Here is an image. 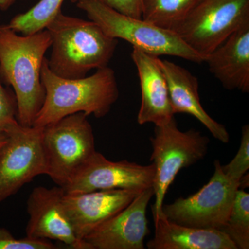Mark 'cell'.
Here are the masks:
<instances>
[{"label": "cell", "instance_id": "obj_24", "mask_svg": "<svg viewBox=\"0 0 249 249\" xmlns=\"http://www.w3.org/2000/svg\"><path fill=\"white\" fill-rule=\"evenodd\" d=\"M126 16L134 18H142V0H98Z\"/></svg>", "mask_w": 249, "mask_h": 249}, {"label": "cell", "instance_id": "obj_16", "mask_svg": "<svg viewBox=\"0 0 249 249\" xmlns=\"http://www.w3.org/2000/svg\"><path fill=\"white\" fill-rule=\"evenodd\" d=\"M159 62L166 78L174 114H187L194 116L214 138L223 143H228L230 134L225 126L213 119L201 104L197 78L174 62L160 58Z\"/></svg>", "mask_w": 249, "mask_h": 249}, {"label": "cell", "instance_id": "obj_10", "mask_svg": "<svg viewBox=\"0 0 249 249\" xmlns=\"http://www.w3.org/2000/svg\"><path fill=\"white\" fill-rule=\"evenodd\" d=\"M155 173L152 163L111 161L96 151L62 188L66 194L114 189L142 192L153 186Z\"/></svg>", "mask_w": 249, "mask_h": 249}, {"label": "cell", "instance_id": "obj_1", "mask_svg": "<svg viewBox=\"0 0 249 249\" xmlns=\"http://www.w3.org/2000/svg\"><path fill=\"white\" fill-rule=\"evenodd\" d=\"M50 47L47 29L19 35L7 24H0V80L13 88L17 100V121L23 127L34 125L45 102L41 70Z\"/></svg>", "mask_w": 249, "mask_h": 249}, {"label": "cell", "instance_id": "obj_22", "mask_svg": "<svg viewBox=\"0 0 249 249\" xmlns=\"http://www.w3.org/2000/svg\"><path fill=\"white\" fill-rule=\"evenodd\" d=\"M18 104L16 95L10 87L0 80V134H4L17 121Z\"/></svg>", "mask_w": 249, "mask_h": 249}, {"label": "cell", "instance_id": "obj_14", "mask_svg": "<svg viewBox=\"0 0 249 249\" xmlns=\"http://www.w3.org/2000/svg\"><path fill=\"white\" fill-rule=\"evenodd\" d=\"M137 67L142 91V102L137 115L139 124H168L175 117L164 73L159 62L160 57L133 48L131 53Z\"/></svg>", "mask_w": 249, "mask_h": 249}, {"label": "cell", "instance_id": "obj_3", "mask_svg": "<svg viewBox=\"0 0 249 249\" xmlns=\"http://www.w3.org/2000/svg\"><path fill=\"white\" fill-rule=\"evenodd\" d=\"M41 80L45 89V99L34 127H43L78 112L101 119L108 114L119 97L115 72L108 66L98 69L90 76L65 79L49 70L45 58Z\"/></svg>", "mask_w": 249, "mask_h": 249}, {"label": "cell", "instance_id": "obj_20", "mask_svg": "<svg viewBox=\"0 0 249 249\" xmlns=\"http://www.w3.org/2000/svg\"><path fill=\"white\" fill-rule=\"evenodd\" d=\"M222 231L231 239L237 249H249V194L243 189L237 190Z\"/></svg>", "mask_w": 249, "mask_h": 249}, {"label": "cell", "instance_id": "obj_15", "mask_svg": "<svg viewBox=\"0 0 249 249\" xmlns=\"http://www.w3.org/2000/svg\"><path fill=\"white\" fill-rule=\"evenodd\" d=\"M204 62L223 88L249 92V19L206 55Z\"/></svg>", "mask_w": 249, "mask_h": 249}, {"label": "cell", "instance_id": "obj_19", "mask_svg": "<svg viewBox=\"0 0 249 249\" xmlns=\"http://www.w3.org/2000/svg\"><path fill=\"white\" fill-rule=\"evenodd\" d=\"M65 0H40L27 12L16 15L8 27L22 34L31 35L46 29L49 22L61 11ZM74 0H71L73 2Z\"/></svg>", "mask_w": 249, "mask_h": 249}, {"label": "cell", "instance_id": "obj_9", "mask_svg": "<svg viewBox=\"0 0 249 249\" xmlns=\"http://www.w3.org/2000/svg\"><path fill=\"white\" fill-rule=\"evenodd\" d=\"M0 149V204L36 177L47 174L42 127L13 124Z\"/></svg>", "mask_w": 249, "mask_h": 249}, {"label": "cell", "instance_id": "obj_18", "mask_svg": "<svg viewBox=\"0 0 249 249\" xmlns=\"http://www.w3.org/2000/svg\"><path fill=\"white\" fill-rule=\"evenodd\" d=\"M198 0H142L144 20L167 30L175 31Z\"/></svg>", "mask_w": 249, "mask_h": 249}, {"label": "cell", "instance_id": "obj_6", "mask_svg": "<svg viewBox=\"0 0 249 249\" xmlns=\"http://www.w3.org/2000/svg\"><path fill=\"white\" fill-rule=\"evenodd\" d=\"M88 117L85 113H76L42 127L46 175L62 188L96 152Z\"/></svg>", "mask_w": 249, "mask_h": 249}, {"label": "cell", "instance_id": "obj_17", "mask_svg": "<svg viewBox=\"0 0 249 249\" xmlns=\"http://www.w3.org/2000/svg\"><path fill=\"white\" fill-rule=\"evenodd\" d=\"M153 219L155 236L147 242V249H238L222 231L178 224L167 219L162 211Z\"/></svg>", "mask_w": 249, "mask_h": 249}, {"label": "cell", "instance_id": "obj_7", "mask_svg": "<svg viewBox=\"0 0 249 249\" xmlns=\"http://www.w3.org/2000/svg\"><path fill=\"white\" fill-rule=\"evenodd\" d=\"M214 173L209 182L188 197H178L163 204L167 219L181 225L222 231L227 224L240 181L226 176L219 160L214 162Z\"/></svg>", "mask_w": 249, "mask_h": 249}, {"label": "cell", "instance_id": "obj_4", "mask_svg": "<svg viewBox=\"0 0 249 249\" xmlns=\"http://www.w3.org/2000/svg\"><path fill=\"white\" fill-rule=\"evenodd\" d=\"M77 7L87 14L109 37L122 39L150 55H172L202 63L204 58L191 48L175 32L144 20L126 16L103 4L98 0H74Z\"/></svg>", "mask_w": 249, "mask_h": 249}, {"label": "cell", "instance_id": "obj_25", "mask_svg": "<svg viewBox=\"0 0 249 249\" xmlns=\"http://www.w3.org/2000/svg\"><path fill=\"white\" fill-rule=\"evenodd\" d=\"M16 1L17 0H0V10L1 11H8Z\"/></svg>", "mask_w": 249, "mask_h": 249}, {"label": "cell", "instance_id": "obj_11", "mask_svg": "<svg viewBox=\"0 0 249 249\" xmlns=\"http://www.w3.org/2000/svg\"><path fill=\"white\" fill-rule=\"evenodd\" d=\"M65 193L60 186L36 187L27 200L28 237L62 242L73 249H92L77 236L65 209Z\"/></svg>", "mask_w": 249, "mask_h": 249}, {"label": "cell", "instance_id": "obj_2", "mask_svg": "<svg viewBox=\"0 0 249 249\" xmlns=\"http://www.w3.org/2000/svg\"><path fill=\"white\" fill-rule=\"evenodd\" d=\"M46 29L52 47L49 70L65 79L83 78L91 70L107 67L119 43L96 23L67 16L62 10Z\"/></svg>", "mask_w": 249, "mask_h": 249}, {"label": "cell", "instance_id": "obj_5", "mask_svg": "<svg viewBox=\"0 0 249 249\" xmlns=\"http://www.w3.org/2000/svg\"><path fill=\"white\" fill-rule=\"evenodd\" d=\"M150 142V160L155 169L152 212L155 216L161 213L165 195L180 170L196 164L207 155L210 139L196 129L180 130L174 117L168 124L155 126Z\"/></svg>", "mask_w": 249, "mask_h": 249}, {"label": "cell", "instance_id": "obj_12", "mask_svg": "<svg viewBox=\"0 0 249 249\" xmlns=\"http://www.w3.org/2000/svg\"><path fill=\"white\" fill-rule=\"evenodd\" d=\"M154 196L152 187L141 192L128 206L98 226L84 241L92 249H143L149 233L147 208Z\"/></svg>", "mask_w": 249, "mask_h": 249}, {"label": "cell", "instance_id": "obj_23", "mask_svg": "<svg viewBox=\"0 0 249 249\" xmlns=\"http://www.w3.org/2000/svg\"><path fill=\"white\" fill-rule=\"evenodd\" d=\"M56 246L48 240L26 236L16 239L11 232L0 227V249H55Z\"/></svg>", "mask_w": 249, "mask_h": 249}, {"label": "cell", "instance_id": "obj_13", "mask_svg": "<svg viewBox=\"0 0 249 249\" xmlns=\"http://www.w3.org/2000/svg\"><path fill=\"white\" fill-rule=\"evenodd\" d=\"M140 193L114 189L65 193L63 204L77 236L84 240L98 226L128 206Z\"/></svg>", "mask_w": 249, "mask_h": 249}, {"label": "cell", "instance_id": "obj_21", "mask_svg": "<svg viewBox=\"0 0 249 249\" xmlns=\"http://www.w3.org/2000/svg\"><path fill=\"white\" fill-rule=\"evenodd\" d=\"M226 176L235 181H240L249 170V125L245 124L242 128V137L238 151L233 160L225 165H222Z\"/></svg>", "mask_w": 249, "mask_h": 249}, {"label": "cell", "instance_id": "obj_26", "mask_svg": "<svg viewBox=\"0 0 249 249\" xmlns=\"http://www.w3.org/2000/svg\"><path fill=\"white\" fill-rule=\"evenodd\" d=\"M6 135L5 134H0V149L1 148L4 142H6Z\"/></svg>", "mask_w": 249, "mask_h": 249}, {"label": "cell", "instance_id": "obj_8", "mask_svg": "<svg viewBox=\"0 0 249 249\" xmlns=\"http://www.w3.org/2000/svg\"><path fill=\"white\" fill-rule=\"evenodd\" d=\"M249 19V0H198L177 34L204 58Z\"/></svg>", "mask_w": 249, "mask_h": 249}]
</instances>
